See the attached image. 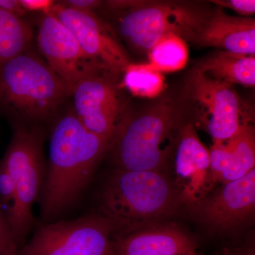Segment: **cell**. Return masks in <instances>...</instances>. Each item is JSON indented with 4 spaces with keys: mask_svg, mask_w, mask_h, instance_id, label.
<instances>
[{
    "mask_svg": "<svg viewBox=\"0 0 255 255\" xmlns=\"http://www.w3.org/2000/svg\"><path fill=\"white\" fill-rule=\"evenodd\" d=\"M212 2L222 9L228 8L233 9L245 17H249L255 13V0H217Z\"/></svg>",
    "mask_w": 255,
    "mask_h": 255,
    "instance_id": "obj_23",
    "label": "cell"
},
{
    "mask_svg": "<svg viewBox=\"0 0 255 255\" xmlns=\"http://www.w3.org/2000/svg\"><path fill=\"white\" fill-rule=\"evenodd\" d=\"M58 2L70 9L80 11H93L100 9L105 4V1L99 0H65Z\"/></svg>",
    "mask_w": 255,
    "mask_h": 255,
    "instance_id": "obj_24",
    "label": "cell"
},
{
    "mask_svg": "<svg viewBox=\"0 0 255 255\" xmlns=\"http://www.w3.org/2000/svg\"><path fill=\"white\" fill-rule=\"evenodd\" d=\"M0 9L21 18L28 14L21 6L20 0H0Z\"/></svg>",
    "mask_w": 255,
    "mask_h": 255,
    "instance_id": "obj_26",
    "label": "cell"
},
{
    "mask_svg": "<svg viewBox=\"0 0 255 255\" xmlns=\"http://www.w3.org/2000/svg\"><path fill=\"white\" fill-rule=\"evenodd\" d=\"M196 219L216 233L234 231L253 219L255 211V169L221 184L189 206Z\"/></svg>",
    "mask_w": 255,
    "mask_h": 255,
    "instance_id": "obj_12",
    "label": "cell"
},
{
    "mask_svg": "<svg viewBox=\"0 0 255 255\" xmlns=\"http://www.w3.org/2000/svg\"><path fill=\"white\" fill-rule=\"evenodd\" d=\"M20 3L28 13L36 11L41 14H48L51 11L55 1L52 0H20Z\"/></svg>",
    "mask_w": 255,
    "mask_h": 255,
    "instance_id": "obj_25",
    "label": "cell"
},
{
    "mask_svg": "<svg viewBox=\"0 0 255 255\" xmlns=\"http://www.w3.org/2000/svg\"><path fill=\"white\" fill-rule=\"evenodd\" d=\"M50 13L73 33L84 52L100 68L119 77L131 63L114 28L97 13L70 9L58 1Z\"/></svg>",
    "mask_w": 255,
    "mask_h": 255,
    "instance_id": "obj_9",
    "label": "cell"
},
{
    "mask_svg": "<svg viewBox=\"0 0 255 255\" xmlns=\"http://www.w3.org/2000/svg\"><path fill=\"white\" fill-rule=\"evenodd\" d=\"M19 248L10 228L6 214L0 202V253L1 255H18Z\"/></svg>",
    "mask_w": 255,
    "mask_h": 255,
    "instance_id": "obj_21",
    "label": "cell"
},
{
    "mask_svg": "<svg viewBox=\"0 0 255 255\" xmlns=\"http://www.w3.org/2000/svg\"><path fill=\"white\" fill-rule=\"evenodd\" d=\"M105 4L117 14L119 33L127 44L147 53L168 35L194 43L207 17L190 6L172 3L108 1Z\"/></svg>",
    "mask_w": 255,
    "mask_h": 255,
    "instance_id": "obj_6",
    "label": "cell"
},
{
    "mask_svg": "<svg viewBox=\"0 0 255 255\" xmlns=\"http://www.w3.org/2000/svg\"><path fill=\"white\" fill-rule=\"evenodd\" d=\"M70 92L29 48L0 66V113L14 124L41 126L56 117Z\"/></svg>",
    "mask_w": 255,
    "mask_h": 255,
    "instance_id": "obj_3",
    "label": "cell"
},
{
    "mask_svg": "<svg viewBox=\"0 0 255 255\" xmlns=\"http://www.w3.org/2000/svg\"><path fill=\"white\" fill-rule=\"evenodd\" d=\"M118 77L102 72L79 82L71 92L74 114L87 130L112 140L125 112Z\"/></svg>",
    "mask_w": 255,
    "mask_h": 255,
    "instance_id": "obj_11",
    "label": "cell"
},
{
    "mask_svg": "<svg viewBox=\"0 0 255 255\" xmlns=\"http://www.w3.org/2000/svg\"><path fill=\"white\" fill-rule=\"evenodd\" d=\"M33 37L27 21L0 9V66L28 49Z\"/></svg>",
    "mask_w": 255,
    "mask_h": 255,
    "instance_id": "obj_18",
    "label": "cell"
},
{
    "mask_svg": "<svg viewBox=\"0 0 255 255\" xmlns=\"http://www.w3.org/2000/svg\"><path fill=\"white\" fill-rule=\"evenodd\" d=\"M0 255H1V253H0Z\"/></svg>",
    "mask_w": 255,
    "mask_h": 255,
    "instance_id": "obj_29",
    "label": "cell"
},
{
    "mask_svg": "<svg viewBox=\"0 0 255 255\" xmlns=\"http://www.w3.org/2000/svg\"><path fill=\"white\" fill-rule=\"evenodd\" d=\"M210 169L216 184L238 180L255 169V129L245 124L236 135L223 142H213L209 150Z\"/></svg>",
    "mask_w": 255,
    "mask_h": 255,
    "instance_id": "obj_15",
    "label": "cell"
},
{
    "mask_svg": "<svg viewBox=\"0 0 255 255\" xmlns=\"http://www.w3.org/2000/svg\"><path fill=\"white\" fill-rule=\"evenodd\" d=\"M195 241L175 225L159 223L112 239L111 255H187Z\"/></svg>",
    "mask_w": 255,
    "mask_h": 255,
    "instance_id": "obj_14",
    "label": "cell"
},
{
    "mask_svg": "<svg viewBox=\"0 0 255 255\" xmlns=\"http://www.w3.org/2000/svg\"><path fill=\"white\" fill-rule=\"evenodd\" d=\"M220 255H255V246L253 244H249L225 248Z\"/></svg>",
    "mask_w": 255,
    "mask_h": 255,
    "instance_id": "obj_27",
    "label": "cell"
},
{
    "mask_svg": "<svg viewBox=\"0 0 255 255\" xmlns=\"http://www.w3.org/2000/svg\"><path fill=\"white\" fill-rule=\"evenodd\" d=\"M177 114L167 101L142 112L125 110L107 153L115 168L163 171L172 152Z\"/></svg>",
    "mask_w": 255,
    "mask_h": 255,
    "instance_id": "obj_4",
    "label": "cell"
},
{
    "mask_svg": "<svg viewBox=\"0 0 255 255\" xmlns=\"http://www.w3.org/2000/svg\"><path fill=\"white\" fill-rule=\"evenodd\" d=\"M123 75L124 86L135 97L154 98L165 89L163 75L150 63H130Z\"/></svg>",
    "mask_w": 255,
    "mask_h": 255,
    "instance_id": "obj_20",
    "label": "cell"
},
{
    "mask_svg": "<svg viewBox=\"0 0 255 255\" xmlns=\"http://www.w3.org/2000/svg\"><path fill=\"white\" fill-rule=\"evenodd\" d=\"M194 43L255 56V18L230 16L218 7L206 17Z\"/></svg>",
    "mask_w": 255,
    "mask_h": 255,
    "instance_id": "obj_16",
    "label": "cell"
},
{
    "mask_svg": "<svg viewBox=\"0 0 255 255\" xmlns=\"http://www.w3.org/2000/svg\"><path fill=\"white\" fill-rule=\"evenodd\" d=\"M112 227L98 213L40 222L18 255H111Z\"/></svg>",
    "mask_w": 255,
    "mask_h": 255,
    "instance_id": "obj_7",
    "label": "cell"
},
{
    "mask_svg": "<svg viewBox=\"0 0 255 255\" xmlns=\"http://www.w3.org/2000/svg\"><path fill=\"white\" fill-rule=\"evenodd\" d=\"M190 93L199 120L213 142L236 135L251 119L233 85L206 76L197 69L190 78Z\"/></svg>",
    "mask_w": 255,
    "mask_h": 255,
    "instance_id": "obj_8",
    "label": "cell"
},
{
    "mask_svg": "<svg viewBox=\"0 0 255 255\" xmlns=\"http://www.w3.org/2000/svg\"><path fill=\"white\" fill-rule=\"evenodd\" d=\"M41 14L37 46L42 58L63 82L70 95L84 79L107 72L87 56L73 33L58 18L50 13Z\"/></svg>",
    "mask_w": 255,
    "mask_h": 255,
    "instance_id": "obj_10",
    "label": "cell"
},
{
    "mask_svg": "<svg viewBox=\"0 0 255 255\" xmlns=\"http://www.w3.org/2000/svg\"><path fill=\"white\" fill-rule=\"evenodd\" d=\"M44 139L41 126L14 124L11 141L0 162L14 184V201L5 214L19 249L36 223L32 209L38 200L46 174Z\"/></svg>",
    "mask_w": 255,
    "mask_h": 255,
    "instance_id": "obj_5",
    "label": "cell"
},
{
    "mask_svg": "<svg viewBox=\"0 0 255 255\" xmlns=\"http://www.w3.org/2000/svg\"><path fill=\"white\" fill-rule=\"evenodd\" d=\"M14 196L15 187L12 178L6 167L0 162V202L4 205L10 204V206L14 201Z\"/></svg>",
    "mask_w": 255,
    "mask_h": 255,
    "instance_id": "obj_22",
    "label": "cell"
},
{
    "mask_svg": "<svg viewBox=\"0 0 255 255\" xmlns=\"http://www.w3.org/2000/svg\"><path fill=\"white\" fill-rule=\"evenodd\" d=\"M150 64L161 73L182 70L189 60V47L181 37L171 34L159 40L147 51Z\"/></svg>",
    "mask_w": 255,
    "mask_h": 255,
    "instance_id": "obj_19",
    "label": "cell"
},
{
    "mask_svg": "<svg viewBox=\"0 0 255 255\" xmlns=\"http://www.w3.org/2000/svg\"><path fill=\"white\" fill-rule=\"evenodd\" d=\"M178 140L173 182L184 205L189 207L215 188L210 169V152L192 124L180 129Z\"/></svg>",
    "mask_w": 255,
    "mask_h": 255,
    "instance_id": "obj_13",
    "label": "cell"
},
{
    "mask_svg": "<svg viewBox=\"0 0 255 255\" xmlns=\"http://www.w3.org/2000/svg\"><path fill=\"white\" fill-rule=\"evenodd\" d=\"M110 143L109 139L87 130L72 108L55 118L38 200L41 222L56 221L78 203L107 155Z\"/></svg>",
    "mask_w": 255,
    "mask_h": 255,
    "instance_id": "obj_1",
    "label": "cell"
},
{
    "mask_svg": "<svg viewBox=\"0 0 255 255\" xmlns=\"http://www.w3.org/2000/svg\"><path fill=\"white\" fill-rule=\"evenodd\" d=\"M198 255L197 253H192V254H189V255Z\"/></svg>",
    "mask_w": 255,
    "mask_h": 255,
    "instance_id": "obj_28",
    "label": "cell"
},
{
    "mask_svg": "<svg viewBox=\"0 0 255 255\" xmlns=\"http://www.w3.org/2000/svg\"><path fill=\"white\" fill-rule=\"evenodd\" d=\"M197 70L206 76L229 85H255V58L252 55L220 50L203 61Z\"/></svg>",
    "mask_w": 255,
    "mask_h": 255,
    "instance_id": "obj_17",
    "label": "cell"
},
{
    "mask_svg": "<svg viewBox=\"0 0 255 255\" xmlns=\"http://www.w3.org/2000/svg\"><path fill=\"white\" fill-rule=\"evenodd\" d=\"M184 205L173 181L163 171L115 168L104 184L98 213L112 227V239L164 222Z\"/></svg>",
    "mask_w": 255,
    "mask_h": 255,
    "instance_id": "obj_2",
    "label": "cell"
}]
</instances>
